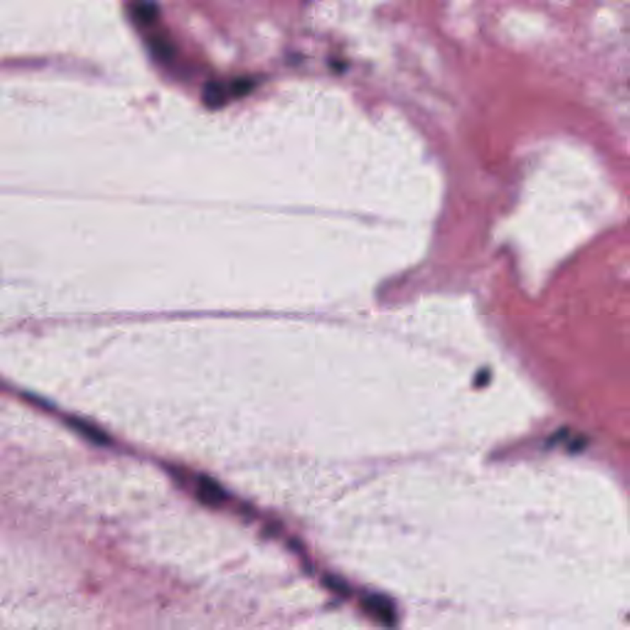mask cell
Wrapping results in <instances>:
<instances>
[{"label": "cell", "mask_w": 630, "mask_h": 630, "mask_svg": "<svg viewBox=\"0 0 630 630\" xmlns=\"http://www.w3.org/2000/svg\"><path fill=\"white\" fill-rule=\"evenodd\" d=\"M362 607L380 623L391 627L397 623V613L393 602L383 595L371 594L362 600Z\"/></svg>", "instance_id": "obj_1"}, {"label": "cell", "mask_w": 630, "mask_h": 630, "mask_svg": "<svg viewBox=\"0 0 630 630\" xmlns=\"http://www.w3.org/2000/svg\"><path fill=\"white\" fill-rule=\"evenodd\" d=\"M196 496L199 502L210 508H219L228 499L227 491L223 489L222 485L207 475H201L197 479Z\"/></svg>", "instance_id": "obj_2"}, {"label": "cell", "mask_w": 630, "mask_h": 630, "mask_svg": "<svg viewBox=\"0 0 630 630\" xmlns=\"http://www.w3.org/2000/svg\"><path fill=\"white\" fill-rule=\"evenodd\" d=\"M67 425L73 428L74 431L78 432L82 437L88 439L94 444L98 446H109L111 444V438L106 435V432L102 431L99 427L95 426L93 424H89L88 421L83 420L76 416H70L67 420Z\"/></svg>", "instance_id": "obj_3"}, {"label": "cell", "mask_w": 630, "mask_h": 630, "mask_svg": "<svg viewBox=\"0 0 630 630\" xmlns=\"http://www.w3.org/2000/svg\"><path fill=\"white\" fill-rule=\"evenodd\" d=\"M230 98L227 85L222 83L210 82L204 85L202 90V101L208 109H221L226 105Z\"/></svg>", "instance_id": "obj_4"}, {"label": "cell", "mask_w": 630, "mask_h": 630, "mask_svg": "<svg viewBox=\"0 0 630 630\" xmlns=\"http://www.w3.org/2000/svg\"><path fill=\"white\" fill-rule=\"evenodd\" d=\"M133 18L142 23H152L158 17V6L152 0H137L132 6Z\"/></svg>", "instance_id": "obj_5"}, {"label": "cell", "mask_w": 630, "mask_h": 630, "mask_svg": "<svg viewBox=\"0 0 630 630\" xmlns=\"http://www.w3.org/2000/svg\"><path fill=\"white\" fill-rule=\"evenodd\" d=\"M254 82L251 79H237L234 80L229 87H228V90H229V94H230V98H241V96H246V94L250 93L251 90L254 89Z\"/></svg>", "instance_id": "obj_6"}, {"label": "cell", "mask_w": 630, "mask_h": 630, "mask_svg": "<svg viewBox=\"0 0 630 630\" xmlns=\"http://www.w3.org/2000/svg\"><path fill=\"white\" fill-rule=\"evenodd\" d=\"M324 584L327 585L329 589H333V591L338 592V594H341V595H349V592H350V587L347 586V584L343 581L341 578H335V576H327V578H324Z\"/></svg>", "instance_id": "obj_7"}, {"label": "cell", "mask_w": 630, "mask_h": 630, "mask_svg": "<svg viewBox=\"0 0 630 630\" xmlns=\"http://www.w3.org/2000/svg\"><path fill=\"white\" fill-rule=\"evenodd\" d=\"M153 50L159 54V56H164V57H169L170 53H171V48L169 47V43L163 41H155L153 43L152 46Z\"/></svg>", "instance_id": "obj_8"}]
</instances>
